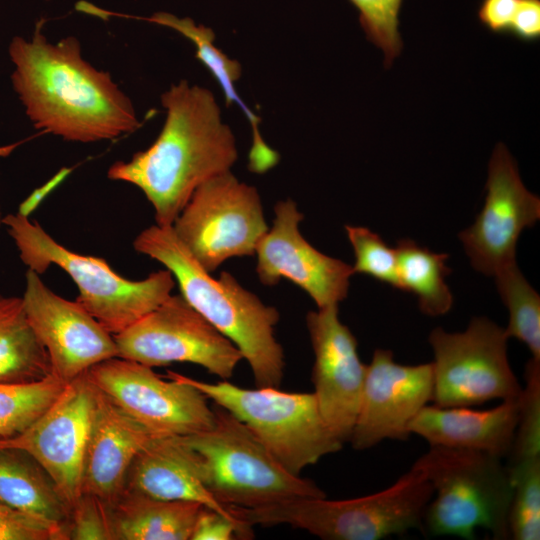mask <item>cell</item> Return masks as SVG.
I'll return each mask as SVG.
<instances>
[{"instance_id":"obj_1","label":"cell","mask_w":540,"mask_h":540,"mask_svg":"<svg viewBox=\"0 0 540 540\" xmlns=\"http://www.w3.org/2000/svg\"><path fill=\"white\" fill-rule=\"evenodd\" d=\"M40 24L30 41L15 37L9 45L13 89L33 126L81 143L138 129L132 101L110 74L82 57L75 37L48 42Z\"/></svg>"},{"instance_id":"obj_2","label":"cell","mask_w":540,"mask_h":540,"mask_svg":"<svg viewBox=\"0 0 540 540\" xmlns=\"http://www.w3.org/2000/svg\"><path fill=\"white\" fill-rule=\"evenodd\" d=\"M161 104L166 118L157 139L129 161L112 164L107 176L138 187L156 225L172 226L201 184L231 170L238 150L209 89L181 80L162 93Z\"/></svg>"},{"instance_id":"obj_3","label":"cell","mask_w":540,"mask_h":540,"mask_svg":"<svg viewBox=\"0 0 540 540\" xmlns=\"http://www.w3.org/2000/svg\"><path fill=\"white\" fill-rule=\"evenodd\" d=\"M133 248L172 273L184 299L241 352L257 388L280 387L285 362L274 336L280 318L275 307L265 305L229 272L212 277L171 226L155 224L142 230Z\"/></svg>"},{"instance_id":"obj_4","label":"cell","mask_w":540,"mask_h":540,"mask_svg":"<svg viewBox=\"0 0 540 540\" xmlns=\"http://www.w3.org/2000/svg\"><path fill=\"white\" fill-rule=\"evenodd\" d=\"M433 488L424 472L410 470L386 489L345 500L301 497L258 508L238 507L241 521L287 524L326 540H379L411 529L423 530Z\"/></svg>"},{"instance_id":"obj_5","label":"cell","mask_w":540,"mask_h":540,"mask_svg":"<svg viewBox=\"0 0 540 540\" xmlns=\"http://www.w3.org/2000/svg\"><path fill=\"white\" fill-rule=\"evenodd\" d=\"M3 225L27 269L39 275L51 265L64 270L79 289L76 301L112 335L125 330L172 294L176 281L168 269L152 272L142 280H130L100 257L67 249L27 215H4Z\"/></svg>"},{"instance_id":"obj_6","label":"cell","mask_w":540,"mask_h":540,"mask_svg":"<svg viewBox=\"0 0 540 540\" xmlns=\"http://www.w3.org/2000/svg\"><path fill=\"white\" fill-rule=\"evenodd\" d=\"M414 466L432 485L423 526L432 536L475 539L482 528L495 540L509 534L512 482L497 456L459 448L430 446Z\"/></svg>"},{"instance_id":"obj_7","label":"cell","mask_w":540,"mask_h":540,"mask_svg":"<svg viewBox=\"0 0 540 540\" xmlns=\"http://www.w3.org/2000/svg\"><path fill=\"white\" fill-rule=\"evenodd\" d=\"M211 429L181 436L197 454L202 478L223 506L258 508L301 497H325L311 480L286 470L256 435L214 403Z\"/></svg>"},{"instance_id":"obj_8","label":"cell","mask_w":540,"mask_h":540,"mask_svg":"<svg viewBox=\"0 0 540 540\" xmlns=\"http://www.w3.org/2000/svg\"><path fill=\"white\" fill-rule=\"evenodd\" d=\"M186 382L243 422L290 473L339 451L343 442L325 422L315 394L279 388L247 389L227 380L209 383L167 371Z\"/></svg>"},{"instance_id":"obj_9","label":"cell","mask_w":540,"mask_h":540,"mask_svg":"<svg viewBox=\"0 0 540 540\" xmlns=\"http://www.w3.org/2000/svg\"><path fill=\"white\" fill-rule=\"evenodd\" d=\"M505 329L486 317L471 319L464 332L437 327L429 335L434 360L431 402L472 407L494 399L519 398L522 386L507 356Z\"/></svg>"},{"instance_id":"obj_10","label":"cell","mask_w":540,"mask_h":540,"mask_svg":"<svg viewBox=\"0 0 540 540\" xmlns=\"http://www.w3.org/2000/svg\"><path fill=\"white\" fill-rule=\"evenodd\" d=\"M171 227L209 273L229 258L254 255L269 229L257 189L231 171L201 184Z\"/></svg>"},{"instance_id":"obj_11","label":"cell","mask_w":540,"mask_h":540,"mask_svg":"<svg viewBox=\"0 0 540 540\" xmlns=\"http://www.w3.org/2000/svg\"><path fill=\"white\" fill-rule=\"evenodd\" d=\"M113 337L117 357L151 368L187 362L228 380L243 359L238 348L181 294H171L157 308Z\"/></svg>"},{"instance_id":"obj_12","label":"cell","mask_w":540,"mask_h":540,"mask_svg":"<svg viewBox=\"0 0 540 540\" xmlns=\"http://www.w3.org/2000/svg\"><path fill=\"white\" fill-rule=\"evenodd\" d=\"M86 374L117 407L154 435L188 436L214 425L213 408L201 391L174 377L167 381L141 363L113 357Z\"/></svg>"},{"instance_id":"obj_13","label":"cell","mask_w":540,"mask_h":540,"mask_svg":"<svg viewBox=\"0 0 540 540\" xmlns=\"http://www.w3.org/2000/svg\"><path fill=\"white\" fill-rule=\"evenodd\" d=\"M97 388L86 372L65 387L23 432L0 438V447L25 451L48 473L69 509L82 494V475Z\"/></svg>"},{"instance_id":"obj_14","label":"cell","mask_w":540,"mask_h":540,"mask_svg":"<svg viewBox=\"0 0 540 540\" xmlns=\"http://www.w3.org/2000/svg\"><path fill=\"white\" fill-rule=\"evenodd\" d=\"M539 218V197L525 187L514 158L498 143L488 165L484 206L475 222L459 233L473 268L494 276L516 262L521 232Z\"/></svg>"},{"instance_id":"obj_15","label":"cell","mask_w":540,"mask_h":540,"mask_svg":"<svg viewBox=\"0 0 540 540\" xmlns=\"http://www.w3.org/2000/svg\"><path fill=\"white\" fill-rule=\"evenodd\" d=\"M22 301L27 320L48 354L52 374L65 383L117 357L113 335L77 301L57 295L30 269Z\"/></svg>"},{"instance_id":"obj_16","label":"cell","mask_w":540,"mask_h":540,"mask_svg":"<svg viewBox=\"0 0 540 540\" xmlns=\"http://www.w3.org/2000/svg\"><path fill=\"white\" fill-rule=\"evenodd\" d=\"M432 393L431 363L399 364L391 350L376 349L349 438L352 447L365 450L386 439L407 440L410 422L431 402Z\"/></svg>"},{"instance_id":"obj_17","label":"cell","mask_w":540,"mask_h":540,"mask_svg":"<svg viewBox=\"0 0 540 540\" xmlns=\"http://www.w3.org/2000/svg\"><path fill=\"white\" fill-rule=\"evenodd\" d=\"M273 225L259 241L256 273L265 286L282 278L303 289L318 308L338 305L347 295L353 267L315 249L299 231L303 214L291 199L279 201Z\"/></svg>"},{"instance_id":"obj_18","label":"cell","mask_w":540,"mask_h":540,"mask_svg":"<svg viewBox=\"0 0 540 540\" xmlns=\"http://www.w3.org/2000/svg\"><path fill=\"white\" fill-rule=\"evenodd\" d=\"M306 324L315 356L313 393L325 422L344 443L356 420L367 365L355 336L338 317V305L309 311Z\"/></svg>"},{"instance_id":"obj_19","label":"cell","mask_w":540,"mask_h":540,"mask_svg":"<svg viewBox=\"0 0 540 540\" xmlns=\"http://www.w3.org/2000/svg\"><path fill=\"white\" fill-rule=\"evenodd\" d=\"M153 436L97 389L85 454L82 493H91L114 505L124 491L126 476L135 456Z\"/></svg>"},{"instance_id":"obj_20","label":"cell","mask_w":540,"mask_h":540,"mask_svg":"<svg viewBox=\"0 0 540 540\" xmlns=\"http://www.w3.org/2000/svg\"><path fill=\"white\" fill-rule=\"evenodd\" d=\"M518 416L519 398L503 400L486 410L432 404L413 418L409 432L430 446L473 450L504 459L512 448Z\"/></svg>"},{"instance_id":"obj_21","label":"cell","mask_w":540,"mask_h":540,"mask_svg":"<svg viewBox=\"0 0 540 540\" xmlns=\"http://www.w3.org/2000/svg\"><path fill=\"white\" fill-rule=\"evenodd\" d=\"M124 490L159 500L195 502L234 517L207 489L198 456L181 436H153L135 456Z\"/></svg>"},{"instance_id":"obj_22","label":"cell","mask_w":540,"mask_h":540,"mask_svg":"<svg viewBox=\"0 0 540 540\" xmlns=\"http://www.w3.org/2000/svg\"><path fill=\"white\" fill-rule=\"evenodd\" d=\"M150 22L172 28L188 38L196 48V58L202 62L225 95L226 104H236L244 113L252 131V145L249 153V168L255 173H264L278 163L279 155L264 140L259 125L261 119L244 103L235 88L242 74L241 64L228 57L214 43L212 29L197 25L190 18H178L172 14L159 12L147 19Z\"/></svg>"},{"instance_id":"obj_23","label":"cell","mask_w":540,"mask_h":540,"mask_svg":"<svg viewBox=\"0 0 540 540\" xmlns=\"http://www.w3.org/2000/svg\"><path fill=\"white\" fill-rule=\"evenodd\" d=\"M203 507L124 490L112 505L115 540H190Z\"/></svg>"},{"instance_id":"obj_24","label":"cell","mask_w":540,"mask_h":540,"mask_svg":"<svg viewBox=\"0 0 540 540\" xmlns=\"http://www.w3.org/2000/svg\"><path fill=\"white\" fill-rule=\"evenodd\" d=\"M0 502L66 528L69 507L48 473L23 450L0 447Z\"/></svg>"},{"instance_id":"obj_25","label":"cell","mask_w":540,"mask_h":540,"mask_svg":"<svg viewBox=\"0 0 540 540\" xmlns=\"http://www.w3.org/2000/svg\"><path fill=\"white\" fill-rule=\"evenodd\" d=\"M50 374L48 354L27 320L22 297L0 294V382L26 383Z\"/></svg>"},{"instance_id":"obj_26","label":"cell","mask_w":540,"mask_h":540,"mask_svg":"<svg viewBox=\"0 0 540 540\" xmlns=\"http://www.w3.org/2000/svg\"><path fill=\"white\" fill-rule=\"evenodd\" d=\"M399 290L413 293L420 310L429 316L444 315L452 307L453 296L445 282L451 273L446 265L449 255L435 253L411 239L396 245Z\"/></svg>"},{"instance_id":"obj_27","label":"cell","mask_w":540,"mask_h":540,"mask_svg":"<svg viewBox=\"0 0 540 540\" xmlns=\"http://www.w3.org/2000/svg\"><path fill=\"white\" fill-rule=\"evenodd\" d=\"M497 290L509 312L505 328L508 338L523 342L531 359L540 362V296L528 283L517 263H511L495 275Z\"/></svg>"},{"instance_id":"obj_28","label":"cell","mask_w":540,"mask_h":540,"mask_svg":"<svg viewBox=\"0 0 540 540\" xmlns=\"http://www.w3.org/2000/svg\"><path fill=\"white\" fill-rule=\"evenodd\" d=\"M65 385L53 374L26 383L0 382V438L23 432L55 401Z\"/></svg>"},{"instance_id":"obj_29","label":"cell","mask_w":540,"mask_h":540,"mask_svg":"<svg viewBox=\"0 0 540 540\" xmlns=\"http://www.w3.org/2000/svg\"><path fill=\"white\" fill-rule=\"evenodd\" d=\"M511 482L509 533L514 540L540 539V457L509 461Z\"/></svg>"},{"instance_id":"obj_30","label":"cell","mask_w":540,"mask_h":540,"mask_svg":"<svg viewBox=\"0 0 540 540\" xmlns=\"http://www.w3.org/2000/svg\"><path fill=\"white\" fill-rule=\"evenodd\" d=\"M359 12L367 39L380 48L388 68L402 51L399 14L403 0H349Z\"/></svg>"},{"instance_id":"obj_31","label":"cell","mask_w":540,"mask_h":540,"mask_svg":"<svg viewBox=\"0 0 540 540\" xmlns=\"http://www.w3.org/2000/svg\"><path fill=\"white\" fill-rule=\"evenodd\" d=\"M355 255L354 273H362L399 289L397 255L375 232L362 226L346 225Z\"/></svg>"},{"instance_id":"obj_32","label":"cell","mask_w":540,"mask_h":540,"mask_svg":"<svg viewBox=\"0 0 540 540\" xmlns=\"http://www.w3.org/2000/svg\"><path fill=\"white\" fill-rule=\"evenodd\" d=\"M66 531L68 540H115L112 506L83 492L70 509Z\"/></svg>"},{"instance_id":"obj_33","label":"cell","mask_w":540,"mask_h":540,"mask_svg":"<svg viewBox=\"0 0 540 540\" xmlns=\"http://www.w3.org/2000/svg\"><path fill=\"white\" fill-rule=\"evenodd\" d=\"M0 540H68L66 528L0 502Z\"/></svg>"},{"instance_id":"obj_34","label":"cell","mask_w":540,"mask_h":540,"mask_svg":"<svg viewBox=\"0 0 540 540\" xmlns=\"http://www.w3.org/2000/svg\"><path fill=\"white\" fill-rule=\"evenodd\" d=\"M253 536L252 527L204 506L198 514L190 540L252 539Z\"/></svg>"},{"instance_id":"obj_35","label":"cell","mask_w":540,"mask_h":540,"mask_svg":"<svg viewBox=\"0 0 540 540\" xmlns=\"http://www.w3.org/2000/svg\"><path fill=\"white\" fill-rule=\"evenodd\" d=\"M519 0H481L477 9L480 23L495 34H509Z\"/></svg>"},{"instance_id":"obj_36","label":"cell","mask_w":540,"mask_h":540,"mask_svg":"<svg viewBox=\"0 0 540 540\" xmlns=\"http://www.w3.org/2000/svg\"><path fill=\"white\" fill-rule=\"evenodd\" d=\"M509 34L523 42L540 37V0H519Z\"/></svg>"},{"instance_id":"obj_37","label":"cell","mask_w":540,"mask_h":540,"mask_svg":"<svg viewBox=\"0 0 540 540\" xmlns=\"http://www.w3.org/2000/svg\"><path fill=\"white\" fill-rule=\"evenodd\" d=\"M76 8H77V10H79L81 12L93 14V15L102 17L104 19H106L110 15L108 12H106L104 10H101V9L95 7L94 5H92V4L88 3V2H85V1H81V2L77 3Z\"/></svg>"},{"instance_id":"obj_38","label":"cell","mask_w":540,"mask_h":540,"mask_svg":"<svg viewBox=\"0 0 540 540\" xmlns=\"http://www.w3.org/2000/svg\"><path fill=\"white\" fill-rule=\"evenodd\" d=\"M3 218H4V215H3V212H2V209H1V206H0V228L3 225Z\"/></svg>"}]
</instances>
